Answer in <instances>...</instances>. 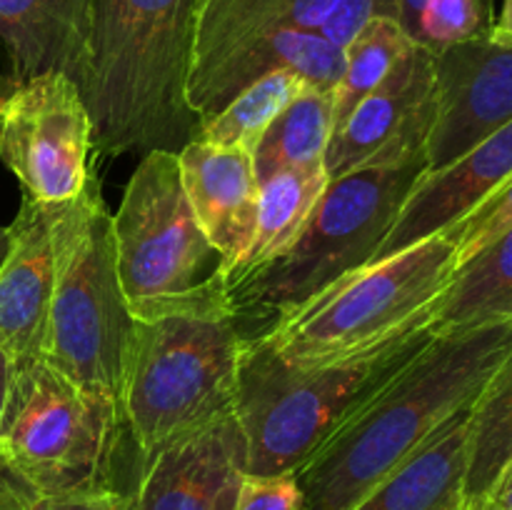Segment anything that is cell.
I'll use <instances>...</instances> for the list:
<instances>
[{
    "instance_id": "cell-22",
    "label": "cell",
    "mask_w": 512,
    "mask_h": 510,
    "mask_svg": "<svg viewBox=\"0 0 512 510\" xmlns=\"http://www.w3.org/2000/svg\"><path fill=\"white\" fill-rule=\"evenodd\" d=\"M325 185H328L325 165L280 168L260 178L255 233L240 263L230 273V285L268 268L293 248L313 215Z\"/></svg>"
},
{
    "instance_id": "cell-3",
    "label": "cell",
    "mask_w": 512,
    "mask_h": 510,
    "mask_svg": "<svg viewBox=\"0 0 512 510\" xmlns=\"http://www.w3.org/2000/svg\"><path fill=\"white\" fill-rule=\"evenodd\" d=\"M458 268L445 233L375 258L270 320L260 338L295 368L353 363L428 330L430 313Z\"/></svg>"
},
{
    "instance_id": "cell-18",
    "label": "cell",
    "mask_w": 512,
    "mask_h": 510,
    "mask_svg": "<svg viewBox=\"0 0 512 510\" xmlns=\"http://www.w3.org/2000/svg\"><path fill=\"white\" fill-rule=\"evenodd\" d=\"M88 0H0V48L18 83L43 73L78 80Z\"/></svg>"
},
{
    "instance_id": "cell-34",
    "label": "cell",
    "mask_w": 512,
    "mask_h": 510,
    "mask_svg": "<svg viewBox=\"0 0 512 510\" xmlns=\"http://www.w3.org/2000/svg\"><path fill=\"white\" fill-rule=\"evenodd\" d=\"M425 3H428V0H400V25L405 28V33H408V28L413 25V20L418 18V13L423 10Z\"/></svg>"
},
{
    "instance_id": "cell-25",
    "label": "cell",
    "mask_w": 512,
    "mask_h": 510,
    "mask_svg": "<svg viewBox=\"0 0 512 510\" xmlns=\"http://www.w3.org/2000/svg\"><path fill=\"white\" fill-rule=\"evenodd\" d=\"M415 40L393 18H375L343 50L345 68L333 90V135L353 115V110L378 88Z\"/></svg>"
},
{
    "instance_id": "cell-1",
    "label": "cell",
    "mask_w": 512,
    "mask_h": 510,
    "mask_svg": "<svg viewBox=\"0 0 512 510\" xmlns=\"http://www.w3.org/2000/svg\"><path fill=\"white\" fill-rule=\"evenodd\" d=\"M512 348V323L430 335L293 473L303 510H350L435 430L473 408Z\"/></svg>"
},
{
    "instance_id": "cell-4",
    "label": "cell",
    "mask_w": 512,
    "mask_h": 510,
    "mask_svg": "<svg viewBox=\"0 0 512 510\" xmlns=\"http://www.w3.org/2000/svg\"><path fill=\"white\" fill-rule=\"evenodd\" d=\"M113 233L135 320L235 318L228 268L195 220L178 153L150 150L140 158L113 215Z\"/></svg>"
},
{
    "instance_id": "cell-33",
    "label": "cell",
    "mask_w": 512,
    "mask_h": 510,
    "mask_svg": "<svg viewBox=\"0 0 512 510\" xmlns=\"http://www.w3.org/2000/svg\"><path fill=\"white\" fill-rule=\"evenodd\" d=\"M13 370H15V358L0 348V415H3L5 398H8V388H10V380H13Z\"/></svg>"
},
{
    "instance_id": "cell-26",
    "label": "cell",
    "mask_w": 512,
    "mask_h": 510,
    "mask_svg": "<svg viewBox=\"0 0 512 510\" xmlns=\"http://www.w3.org/2000/svg\"><path fill=\"white\" fill-rule=\"evenodd\" d=\"M310 85L295 70L280 68L240 90L213 118L203 120L198 138L215 145H243L250 153L275 118Z\"/></svg>"
},
{
    "instance_id": "cell-29",
    "label": "cell",
    "mask_w": 512,
    "mask_h": 510,
    "mask_svg": "<svg viewBox=\"0 0 512 510\" xmlns=\"http://www.w3.org/2000/svg\"><path fill=\"white\" fill-rule=\"evenodd\" d=\"M375 18H393L400 23V0H338L318 33L330 45L345 50L355 35Z\"/></svg>"
},
{
    "instance_id": "cell-28",
    "label": "cell",
    "mask_w": 512,
    "mask_h": 510,
    "mask_svg": "<svg viewBox=\"0 0 512 510\" xmlns=\"http://www.w3.org/2000/svg\"><path fill=\"white\" fill-rule=\"evenodd\" d=\"M508 225H512V175L500 188H495L483 203L475 205L468 215L443 230L455 245L458 265L473 258L480 248L498 238Z\"/></svg>"
},
{
    "instance_id": "cell-6",
    "label": "cell",
    "mask_w": 512,
    "mask_h": 510,
    "mask_svg": "<svg viewBox=\"0 0 512 510\" xmlns=\"http://www.w3.org/2000/svg\"><path fill=\"white\" fill-rule=\"evenodd\" d=\"M418 330L390 348L328 368L285 363L258 333L238 350L235 420L245 443L248 475H293L425 340Z\"/></svg>"
},
{
    "instance_id": "cell-10",
    "label": "cell",
    "mask_w": 512,
    "mask_h": 510,
    "mask_svg": "<svg viewBox=\"0 0 512 510\" xmlns=\"http://www.w3.org/2000/svg\"><path fill=\"white\" fill-rule=\"evenodd\" d=\"M93 150V120L70 75L23 80L0 105V160L35 203L80 195L93 178Z\"/></svg>"
},
{
    "instance_id": "cell-2",
    "label": "cell",
    "mask_w": 512,
    "mask_h": 510,
    "mask_svg": "<svg viewBox=\"0 0 512 510\" xmlns=\"http://www.w3.org/2000/svg\"><path fill=\"white\" fill-rule=\"evenodd\" d=\"M198 0H88L75 80L105 158L170 150L198 138L188 103Z\"/></svg>"
},
{
    "instance_id": "cell-31",
    "label": "cell",
    "mask_w": 512,
    "mask_h": 510,
    "mask_svg": "<svg viewBox=\"0 0 512 510\" xmlns=\"http://www.w3.org/2000/svg\"><path fill=\"white\" fill-rule=\"evenodd\" d=\"M488 38L495 40V43H512V0H503L500 10L495 13L493 25H490Z\"/></svg>"
},
{
    "instance_id": "cell-19",
    "label": "cell",
    "mask_w": 512,
    "mask_h": 510,
    "mask_svg": "<svg viewBox=\"0 0 512 510\" xmlns=\"http://www.w3.org/2000/svg\"><path fill=\"white\" fill-rule=\"evenodd\" d=\"M468 443L470 410H463L350 510H463Z\"/></svg>"
},
{
    "instance_id": "cell-17",
    "label": "cell",
    "mask_w": 512,
    "mask_h": 510,
    "mask_svg": "<svg viewBox=\"0 0 512 510\" xmlns=\"http://www.w3.org/2000/svg\"><path fill=\"white\" fill-rule=\"evenodd\" d=\"M10 248L0 265V348L15 360L40 358L53 293L50 205L20 200Z\"/></svg>"
},
{
    "instance_id": "cell-20",
    "label": "cell",
    "mask_w": 512,
    "mask_h": 510,
    "mask_svg": "<svg viewBox=\"0 0 512 510\" xmlns=\"http://www.w3.org/2000/svg\"><path fill=\"white\" fill-rule=\"evenodd\" d=\"M335 3L338 0H198L190 78L260 35L278 30L318 33Z\"/></svg>"
},
{
    "instance_id": "cell-8",
    "label": "cell",
    "mask_w": 512,
    "mask_h": 510,
    "mask_svg": "<svg viewBox=\"0 0 512 510\" xmlns=\"http://www.w3.org/2000/svg\"><path fill=\"white\" fill-rule=\"evenodd\" d=\"M235 318L135 320L123 408L138 465L165 445L235 415Z\"/></svg>"
},
{
    "instance_id": "cell-23",
    "label": "cell",
    "mask_w": 512,
    "mask_h": 510,
    "mask_svg": "<svg viewBox=\"0 0 512 510\" xmlns=\"http://www.w3.org/2000/svg\"><path fill=\"white\" fill-rule=\"evenodd\" d=\"M512 463V348L470 408L465 508L483 505Z\"/></svg>"
},
{
    "instance_id": "cell-7",
    "label": "cell",
    "mask_w": 512,
    "mask_h": 510,
    "mask_svg": "<svg viewBox=\"0 0 512 510\" xmlns=\"http://www.w3.org/2000/svg\"><path fill=\"white\" fill-rule=\"evenodd\" d=\"M428 175V155L365 165L328 180L293 248L268 268L230 285L235 318H270L313 298L340 275L370 263L405 200Z\"/></svg>"
},
{
    "instance_id": "cell-15",
    "label": "cell",
    "mask_w": 512,
    "mask_h": 510,
    "mask_svg": "<svg viewBox=\"0 0 512 510\" xmlns=\"http://www.w3.org/2000/svg\"><path fill=\"white\" fill-rule=\"evenodd\" d=\"M512 175V120L470 148L463 158L428 173L410 198L398 220L383 240L375 258H385L418 240L443 233L458 223L478 203ZM373 258V260H375Z\"/></svg>"
},
{
    "instance_id": "cell-24",
    "label": "cell",
    "mask_w": 512,
    "mask_h": 510,
    "mask_svg": "<svg viewBox=\"0 0 512 510\" xmlns=\"http://www.w3.org/2000/svg\"><path fill=\"white\" fill-rule=\"evenodd\" d=\"M333 138V90L305 85L298 98L270 123L253 150L255 175L265 178L280 168L325 165Z\"/></svg>"
},
{
    "instance_id": "cell-21",
    "label": "cell",
    "mask_w": 512,
    "mask_h": 510,
    "mask_svg": "<svg viewBox=\"0 0 512 510\" xmlns=\"http://www.w3.org/2000/svg\"><path fill=\"white\" fill-rule=\"evenodd\" d=\"M485 323H512V225L455 268L428 330L438 335Z\"/></svg>"
},
{
    "instance_id": "cell-32",
    "label": "cell",
    "mask_w": 512,
    "mask_h": 510,
    "mask_svg": "<svg viewBox=\"0 0 512 510\" xmlns=\"http://www.w3.org/2000/svg\"><path fill=\"white\" fill-rule=\"evenodd\" d=\"M483 505H493V508L512 510V463H510V468L505 470V475L500 478V483L495 485V490L490 493V498L485 500Z\"/></svg>"
},
{
    "instance_id": "cell-9",
    "label": "cell",
    "mask_w": 512,
    "mask_h": 510,
    "mask_svg": "<svg viewBox=\"0 0 512 510\" xmlns=\"http://www.w3.org/2000/svg\"><path fill=\"white\" fill-rule=\"evenodd\" d=\"M123 430L128 425L115 400L83 388L48 360H15L0 415V458L25 483L45 493L113 485Z\"/></svg>"
},
{
    "instance_id": "cell-36",
    "label": "cell",
    "mask_w": 512,
    "mask_h": 510,
    "mask_svg": "<svg viewBox=\"0 0 512 510\" xmlns=\"http://www.w3.org/2000/svg\"><path fill=\"white\" fill-rule=\"evenodd\" d=\"M8 248H10V230L8 225H0V265H3L5 255H8Z\"/></svg>"
},
{
    "instance_id": "cell-35",
    "label": "cell",
    "mask_w": 512,
    "mask_h": 510,
    "mask_svg": "<svg viewBox=\"0 0 512 510\" xmlns=\"http://www.w3.org/2000/svg\"><path fill=\"white\" fill-rule=\"evenodd\" d=\"M15 85H18V80H15L13 75L0 73V105H3L5 100L10 98V93H13V90H15Z\"/></svg>"
},
{
    "instance_id": "cell-30",
    "label": "cell",
    "mask_w": 512,
    "mask_h": 510,
    "mask_svg": "<svg viewBox=\"0 0 512 510\" xmlns=\"http://www.w3.org/2000/svg\"><path fill=\"white\" fill-rule=\"evenodd\" d=\"M235 510H303V500L293 475L245 473Z\"/></svg>"
},
{
    "instance_id": "cell-11",
    "label": "cell",
    "mask_w": 512,
    "mask_h": 510,
    "mask_svg": "<svg viewBox=\"0 0 512 510\" xmlns=\"http://www.w3.org/2000/svg\"><path fill=\"white\" fill-rule=\"evenodd\" d=\"M433 118V50L415 45L330 138L325 153L328 180L365 165L403 163L418 155H428Z\"/></svg>"
},
{
    "instance_id": "cell-5",
    "label": "cell",
    "mask_w": 512,
    "mask_h": 510,
    "mask_svg": "<svg viewBox=\"0 0 512 510\" xmlns=\"http://www.w3.org/2000/svg\"><path fill=\"white\" fill-rule=\"evenodd\" d=\"M50 240L53 293L40 358L120 405L135 318L120 285L113 213L95 175L73 200L50 205Z\"/></svg>"
},
{
    "instance_id": "cell-16",
    "label": "cell",
    "mask_w": 512,
    "mask_h": 510,
    "mask_svg": "<svg viewBox=\"0 0 512 510\" xmlns=\"http://www.w3.org/2000/svg\"><path fill=\"white\" fill-rule=\"evenodd\" d=\"M295 70L300 78L320 90H335L345 68V53L330 45L315 30H278L240 43L208 70L188 80V103L198 120L213 118L263 75L273 70Z\"/></svg>"
},
{
    "instance_id": "cell-27",
    "label": "cell",
    "mask_w": 512,
    "mask_h": 510,
    "mask_svg": "<svg viewBox=\"0 0 512 510\" xmlns=\"http://www.w3.org/2000/svg\"><path fill=\"white\" fill-rule=\"evenodd\" d=\"M0 510H133V490L100 485L88 490L45 493L25 483L0 458Z\"/></svg>"
},
{
    "instance_id": "cell-13",
    "label": "cell",
    "mask_w": 512,
    "mask_h": 510,
    "mask_svg": "<svg viewBox=\"0 0 512 510\" xmlns=\"http://www.w3.org/2000/svg\"><path fill=\"white\" fill-rule=\"evenodd\" d=\"M243 478L245 443L233 415L143 460L133 510H235Z\"/></svg>"
},
{
    "instance_id": "cell-14",
    "label": "cell",
    "mask_w": 512,
    "mask_h": 510,
    "mask_svg": "<svg viewBox=\"0 0 512 510\" xmlns=\"http://www.w3.org/2000/svg\"><path fill=\"white\" fill-rule=\"evenodd\" d=\"M178 163L195 220L220 253L230 278L253 240L258 220L260 180L253 153L243 145L195 138L178 150Z\"/></svg>"
},
{
    "instance_id": "cell-37",
    "label": "cell",
    "mask_w": 512,
    "mask_h": 510,
    "mask_svg": "<svg viewBox=\"0 0 512 510\" xmlns=\"http://www.w3.org/2000/svg\"><path fill=\"white\" fill-rule=\"evenodd\" d=\"M463 510H503V508H493V505H475V508H463Z\"/></svg>"
},
{
    "instance_id": "cell-12",
    "label": "cell",
    "mask_w": 512,
    "mask_h": 510,
    "mask_svg": "<svg viewBox=\"0 0 512 510\" xmlns=\"http://www.w3.org/2000/svg\"><path fill=\"white\" fill-rule=\"evenodd\" d=\"M435 118L428 135V173L463 158L512 120V43L488 35L433 53Z\"/></svg>"
}]
</instances>
